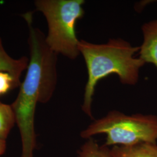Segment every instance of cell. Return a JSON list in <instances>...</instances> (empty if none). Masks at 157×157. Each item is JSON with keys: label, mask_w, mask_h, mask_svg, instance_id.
<instances>
[{"label": "cell", "mask_w": 157, "mask_h": 157, "mask_svg": "<svg viewBox=\"0 0 157 157\" xmlns=\"http://www.w3.org/2000/svg\"><path fill=\"white\" fill-rule=\"evenodd\" d=\"M6 149V140H3L0 139V155H2L5 152Z\"/></svg>", "instance_id": "obj_11"}, {"label": "cell", "mask_w": 157, "mask_h": 157, "mask_svg": "<svg viewBox=\"0 0 157 157\" xmlns=\"http://www.w3.org/2000/svg\"><path fill=\"white\" fill-rule=\"evenodd\" d=\"M143 41L139 51L144 62L151 63L157 68V19L145 23L141 27Z\"/></svg>", "instance_id": "obj_5"}, {"label": "cell", "mask_w": 157, "mask_h": 157, "mask_svg": "<svg viewBox=\"0 0 157 157\" xmlns=\"http://www.w3.org/2000/svg\"><path fill=\"white\" fill-rule=\"evenodd\" d=\"M29 59L26 56L14 59L5 50L0 39V71H6L20 78L21 74L28 67Z\"/></svg>", "instance_id": "obj_7"}, {"label": "cell", "mask_w": 157, "mask_h": 157, "mask_svg": "<svg viewBox=\"0 0 157 157\" xmlns=\"http://www.w3.org/2000/svg\"><path fill=\"white\" fill-rule=\"evenodd\" d=\"M112 157H157V143H144L134 146L112 147Z\"/></svg>", "instance_id": "obj_6"}, {"label": "cell", "mask_w": 157, "mask_h": 157, "mask_svg": "<svg viewBox=\"0 0 157 157\" xmlns=\"http://www.w3.org/2000/svg\"><path fill=\"white\" fill-rule=\"evenodd\" d=\"M139 50V47H134L121 38L111 39L104 44L80 40L78 50L87 71L82 109L88 117L93 118V97L101 80L115 74L124 85L134 86L138 82L141 67L146 64L139 57L135 56Z\"/></svg>", "instance_id": "obj_2"}, {"label": "cell", "mask_w": 157, "mask_h": 157, "mask_svg": "<svg viewBox=\"0 0 157 157\" xmlns=\"http://www.w3.org/2000/svg\"><path fill=\"white\" fill-rule=\"evenodd\" d=\"M84 0H37L36 10L44 15L48 32L45 41L56 54L71 59L80 55L76 26L85 14Z\"/></svg>", "instance_id": "obj_3"}, {"label": "cell", "mask_w": 157, "mask_h": 157, "mask_svg": "<svg viewBox=\"0 0 157 157\" xmlns=\"http://www.w3.org/2000/svg\"><path fill=\"white\" fill-rule=\"evenodd\" d=\"M107 136L105 146H130L140 143H157V116L136 113L127 115L113 110L94 120L81 133L86 139L93 136Z\"/></svg>", "instance_id": "obj_4"}, {"label": "cell", "mask_w": 157, "mask_h": 157, "mask_svg": "<svg viewBox=\"0 0 157 157\" xmlns=\"http://www.w3.org/2000/svg\"><path fill=\"white\" fill-rule=\"evenodd\" d=\"M15 123V113L11 105L0 102V139L6 140Z\"/></svg>", "instance_id": "obj_8"}, {"label": "cell", "mask_w": 157, "mask_h": 157, "mask_svg": "<svg viewBox=\"0 0 157 157\" xmlns=\"http://www.w3.org/2000/svg\"><path fill=\"white\" fill-rule=\"evenodd\" d=\"M29 29L28 43L30 57L28 71L15 101L11 106L22 139L21 157H33L36 146L34 114L37 102H47L51 98L57 83V56L45 41V35L34 28L33 13L23 15Z\"/></svg>", "instance_id": "obj_1"}, {"label": "cell", "mask_w": 157, "mask_h": 157, "mask_svg": "<svg viewBox=\"0 0 157 157\" xmlns=\"http://www.w3.org/2000/svg\"><path fill=\"white\" fill-rule=\"evenodd\" d=\"M77 157H112L111 148L104 145H99L92 138L88 139L78 152Z\"/></svg>", "instance_id": "obj_9"}, {"label": "cell", "mask_w": 157, "mask_h": 157, "mask_svg": "<svg viewBox=\"0 0 157 157\" xmlns=\"http://www.w3.org/2000/svg\"><path fill=\"white\" fill-rule=\"evenodd\" d=\"M20 78L11 73L0 71V96L5 95L9 91L21 86Z\"/></svg>", "instance_id": "obj_10"}]
</instances>
